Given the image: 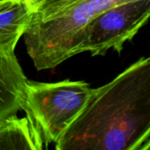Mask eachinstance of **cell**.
Returning a JSON list of instances; mask_svg holds the SVG:
<instances>
[{"label":"cell","mask_w":150,"mask_h":150,"mask_svg":"<svg viewBox=\"0 0 150 150\" xmlns=\"http://www.w3.org/2000/svg\"><path fill=\"white\" fill-rule=\"evenodd\" d=\"M140 150H150V138L142 146Z\"/></svg>","instance_id":"9c48e42d"},{"label":"cell","mask_w":150,"mask_h":150,"mask_svg":"<svg viewBox=\"0 0 150 150\" xmlns=\"http://www.w3.org/2000/svg\"><path fill=\"white\" fill-rule=\"evenodd\" d=\"M150 18V0H133L114 5L93 18L78 36L74 55L90 52L104 55L113 49L121 53Z\"/></svg>","instance_id":"277c9868"},{"label":"cell","mask_w":150,"mask_h":150,"mask_svg":"<svg viewBox=\"0 0 150 150\" xmlns=\"http://www.w3.org/2000/svg\"><path fill=\"white\" fill-rule=\"evenodd\" d=\"M93 90L83 81H28L23 111L37 125L45 143H56L88 103Z\"/></svg>","instance_id":"3957f363"},{"label":"cell","mask_w":150,"mask_h":150,"mask_svg":"<svg viewBox=\"0 0 150 150\" xmlns=\"http://www.w3.org/2000/svg\"><path fill=\"white\" fill-rule=\"evenodd\" d=\"M128 1L133 0H81L46 20L31 21L24 36L35 68L54 69L72 57L83 28L103 11Z\"/></svg>","instance_id":"7a4b0ae2"},{"label":"cell","mask_w":150,"mask_h":150,"mask_svg":"<svg viewBox=\"0 0 150 150\" xmlns=\"http://www.w3.org/2000/svg\"><path fill=\"white\" fill-rule=\"evenodd\" d=\"M81 0H37L33 6L31 21L46 20Z\"/></svg>","instance_id":"ba28073f"},{"label":"cell","mask_w":150,"mask_h":150,"mask_svg":"<svg viewBox=\"0 0 150 150\" xmlns=\"http://www.w3.org/2000/svg\"><path fill=\"white\" fill-rule=\"evenodd\" d=\"M27 3H29V4L32 6V8H33V4H34V3L37 1V0H25Z\"/></svg>","instance_id":"30bf717a"},{"label":"cell","mask_w":150,"mask_h":150,"mask_svg":"<svg viewBox=\"0 0 150 150\" xmlns=\"http://www.w3.org/2000/svg\"><path fill=\"white\" fill-rule=\"evenodd\" d=\"M28 81L15 51L0 53V121L23 110Z\"/></svg>","instance_id":"5b68a950"},{"label":"cell","mask_w":150,"mask_h":150,"mask_svg":"<svg viewBox=\"0 0 150 150\" xmlns=\"http://www.w3.org/2000/svg\"><path fill=\"white\" fill-rule=\"evenodd\" d=\"M33 15V10L25 0L0 1V53L15 51Z\"/></svg>","instance_id":"8992f818"},{"label":"cell","mask_w":150,"mask_h":150,"mask_svg":"<svg viewBox=\"0 0 150 150\" xmlns=\"http://www.w3.org/2000/svg\"><path fill=\"white\" fill-rule=\"evenodd\" d=\"M44 142L40 130L28 116L0 121V150H41Z\"/></svg>","instance_id":"52a82bcc"},{"label":"cell","mask_w":150,"mask_h":150,"mask_svg":"<svg viewBox=\"0 0 150 150\" xmlns=\"http://www.w3.org/2000/svg\"><path fill=\"white\" fill-rule=\"evenodd\" d=\"M150 138V56L94 89L57 150H140Z\"/></svg>","instance_id":"6da1fadb"}]
</instances>
